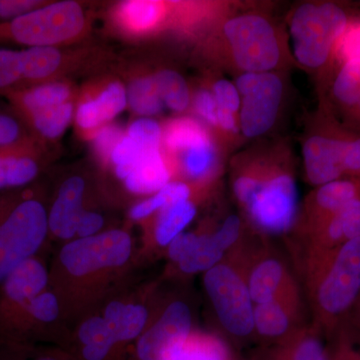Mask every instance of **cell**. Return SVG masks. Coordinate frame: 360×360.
<instances>
[{
  "label": "cell",
  "mask_w": 360,
  "mask_h": 360,
  "mask_svg": "<svg viewBox=\"0 0 360 360\" xmlns=\"http://www.w3.org/2000/svg\"><path fill=\"white\" fill-rule=\"evenodd\" d=\"M85 182L82 177H70L59 188L49 214V229L56 238L71 239L77 236L82 212Z\"/></svg>",
  "instance_id": "17"
},
{
  "label": "cell",
  "mask_w": 360,
  "mask_h": 360,
  "mask_svg": "<svg viewBox=\"0 0 360 360\" xmlns=\"http://www.w3.org/2000/svg\"><path fill=\"white\" fill-rule=\"evenodd\" d=\"M103 317L116 343L127 342L141 338L144 333L148 312L143 305L113 302L106 307Z\"/></svg>",
  "instance_id": "22"
},
{
  "label": "cell",
  "mask_w": 360,
  "mask_h": 360,
  "mask_svg": "<svg viewBox=\"0 0 360 360\" xmlns=\"http://www.w3.org/2000/svg\"><path fill=\"white\" fill-rule=\"evenodd\" d=\"M359 198L360 180L341 179L316 186L305 198L293 229L303 238Z\"/></svg>",
  "instance_id": "13"
},
{
  "label": "cell",
  "mask_w": 360,
  "mask_h": 360,
  "mask_svg": "<svg viewBox=\"0 0 360 360\" xmlns=\"http://www.w3.org/2000/svg\"><path fill=\"white\" fill-rule=\"evenodd\" d=\"M227 253L229 251L219 243V239L214 236V232L200 234L193 252L186 259L180 262L179 267L186 274H195L198 272L205 274L221 262Z\"/></svg>",
  "instance_id": "30"
},
{
  "label": "cell",
  "mask_w": 360,
  "mask_h": 360,
  "mask_svg": "<svg viewBox=\"0 0 360 360\" xmlns=\"http://www.w3.org/2000/svg\"><path fill=\"white\" fill-rule=\"evenodd\" d=\"M2 283L6 302L23 309L32 298L45 291L49 274L41 262L34 257L28 258L14 267Z\"/></svg>",
  "instance_id": "19"
},
{
  "label": "cell",
  "mask_w": 360,
  "mask_h": 360,
  "mask_svg": "<svg viewBox=\"0 0 360 360\" xmlns=\"http://www.w3.org/2000/svg\"><path fill=\"white\" fill-rule=\"evenodd\" d=\"M20 51L23 84L51 77L61 63L60 52L53 46L27 47Z\"/></svg>",
  "instance_id": "28"
},
{
  "label": "cell",
  "mask_w": 360,
  "mask_h": 360,
  "mask_svg": "<svg viewBox=\"0 0 360 360\" xmlns=\"http://www.w3.org/2000/svg\"><path fill=\"white\" fill-rule=\"evenodd\" d=\"M191 105L203 124L217 132L219 106L212 90L210 89L198 90L191 98Z\"/></svg>",
  "instance_id": "38"
},
{
  "label": "cell",
  "mask_w": 360,
  "mask_h": 360,
  "mask_svg": "<svg viewBox=\"0 0 360 360\" xmlns=\"http://www.w3.org/2000/svg\"><path fill=\"white\" fill-rule=\"evenodd\" d=\"M167 14V6L162 2L134 0L120 4L117 20L130 32L146 33L160 28Z\"/></svg>",
  "instance_id": "24"
},
{
  "label": "cell",
  "mask_w": 360,
  "mask_h": 360,
  "mask_svg": "<svg viewBox=\"0 0 360 360\" xmlns=\"http://www.w3.org/2000/svg\"><path fill=\"white\" fill-rule=\"evenodd\" d=\"M340 330L345 331L354 343L360 342V295Z\"/></svg>",
  "instance_id": "45"
},
{
  "label": "cell",
  "mask_w": 360,
  "mask_h": 360,
  "mask_svg": "<svg viewBox=\"0 0 360 360\" xmlns=\"http://www.w3.org/2000/svg\"><path fill=\"white\" fill-rule=\"evenodd\" d=\"M30 316L41 322H51L58 319L59 303L56 296L49 291H44L32 298L23 307Z\"/></svg>",
  "instance_id": "37"
},
{
  "label": "cell",
  "mask_w": 360,
  "mask_h": 360,
  "mask_svg": "<svg viewBox=\"0 0 360 360\" xmlns=\"http://www.w3.org/2000/svg\"><path fill=\"white\" fill-rule=\"evenodd\" d=\"M191 186L187 182L172 180L158 193L135 205L130 210V217L134 220L148 219L168 205L191 200Z\"/></svg>",
  "instance_id": "29"
},
{
  "label": "cell",
  "mask_w": 360,
  "mask_h": 360,
  "mask_svg": "<svg viewBox=\"0 0 360 360\" xmlns=\"http://www.w3.org/2000/svg\"><path fill=\"white\" fill-rule=\"evenodd\" d=\"M132 250L127 232L115 229L86 238L73 239L60 251L59 259L71 276L82 277L127 264Z\"/></svg>",
  "instance_id": "10"
},
{
  "label": "cell",
  "mask_w": 360,
  "mask_h": 360,
  "mask_svg": "<svg viewBox=\"0 0 360 360\" xmlns=\"http://www.w3.org/2000/svg\"><path fill=\"white\" fill-rule=\"evenodd\" d=\"M32 143L22 123L11 113L0 111V150Z\"/></svg>",
  "instance_id": "35"
},
{
  "label": "cell",
  "mask_w": 360,
  "mask_h": 360,
  "mask_svg": "<svg viewBox=\"0 0 360 360\" xmlns=\"http://www.w3.org/2000/svg\"><path fill=\"white\" fill-rule=\"evenodd\" d=\"M170 360H233V356L229 345L219 336L193 331Z\"/></svg>",
  "instance_id": "25"
},
{
  "label": "cell",
  "mask_w": 360,
  "mask_h": 360,
  "mask_svg": "<svg viewBox=\"0 0 360 360\" xmlns=\"http://www.w3.org/2000/svg\"><path fill=\"white\" fill-rule=\"evenodd\" d=\"M359 13L341 2L319 1L300 4L291 14L293 58L302 68L319 75L322 84L333 68L336 45Z\"/></svg>",
  "instance_id": "3"
},
{
  "label": "cell",
  "mask_w": 360,
  "mask_h": 360,
  "mask_svg": "<svg viewBox=\"0 0 360 360\" xmlns=\"http://www.w3.org/2000/svg\"><path fill=\"white\" fill-rule=\"evenodd\" d=\"M127 104V89L120 82H111L96 97L85 99L78 105L75 115L78 127L94 134L122 112Z\"/></svg>",
  "instance_id": "18"
},
{
  "label": "cell",
  "mask_w": 360,
  "mask_h": 360,
  "mask_svg": "<svg viewBox=\"0 0 360 360\" xmlns=\"http://www.w3.org/2000/svg\"><path fill=\"white\" fill-rule=\"evenodd\" d=\"M322 336L314 324L303 326L284 340L262 347L253 360H328Z\"/></svg>",
  "instance_id": "16"
},
{
  "label": "cell",
  "mask_w": 360,
  "mask_h": 360,
  "mask_svg": "<svg viewBox=\"0 0 360 360\" xmlns=\"http://www.w3.org/2000/svg\"><path fill=\"white\" fill-rule=\"evenodd\" d=\"M246 281L255 304L300 290L285 262L258 245H250Z\"/></svg>",
  "instance_id": "12"
},
{
  "label": "cell",
  "mask_w": 360,
  "mask_h": 360,
  "mask_svg": "<svg viewBox=\"0 0 360 360\" xmlns=\"http://www.w3.org/2000/svg\"><path fill=\"white\" fill-rule=\"evenodd\" d=\"M85 360H105L116 341L103 317L94 316L85 321L78 330Z\"/></svg>",
  "instance_id": "27"
},
{
  "label": "cell",
  "mask_w": 360,
  "mask_h": 360,
  "mask_svg": "<svg viewBox=\"0 0 360 360\" xmlns=\"http://www.w3.org/2000/svg\"><path fill=\"white\" fill-rule=\"evenodd\" d=\"M193 333V314L186 302L169 303L137 341L139 360H170L174 350Z\"/></svg>",
  "instance_id": "11"
},
{
  "label": "cell",
  "mask_w": 360,
  "mask_h": 360,
  "mask_svg": "<svg viewBox=\"0 0 360 360\" xmlns=\"http://www.w3.org/2000/svg\"><path fill=\"white\" fill-rule=\"evenodd\" d=\"M127 91V103L136 115L151 118L158 115L165 108L155 77L136 78L130 84Z\"/></svg>",
  "instance_id": "32"
},
{
  "label": "cell",
  "mask_w": 360,
  "mask_h": 360,
  "mask_svg": "<svg viewBox=\"0 0 360 360\" xmlns=\"http://www.w3.org/2000/svg\"><path fill=\"white\" fill-rule=\"evenodd\" d=\"M210 90L219 108L231 111L238 115L241 98L234 82L226 78H219L212 82Z\"/></svg>",
  "instance_id": "39"
},
{
  "label": "cell",
  "mask_w": 360,
  "mask_h": 360,
  "mask_svg": "<svg viewBox=\"0 0 360 360\" xmlns=\"http://www.w3.org/2000/svg\"><path fill=\"white\" fill-rule=\"evenodd\" d=\"M198 208L193 200L168 205L158 213L155 225V239L160 246H168L184 232L195 217Z\"/></svg>",
  "instance_id": "26"
},
{
  "label": "cell",
  "mask_w": 360,
  "mask_h": 360,
  "mask_svg": "<svg viewBox=\"0 0 360 360\" xmlns=\"http://www.w3.org/2000/svg\"><path fill=\"white\" fill-rule=\"evenodd\" d=\"M104 219L103 215L94 212H84L78 222L77 236L78 238H91L101 233Z\"/></svg>",
  "instance_id": "44"
},
{
  "label": "cell",
  "mask_w": 360,
  "mask_h": 360,
  "mask_svg": "<svg viewBox=\"0 0 360 360\" xmlns=\"http://www.w3.org/2000/svg\"><path fill=\"white\" fill-rule=\"evenodd\" d=\"M127 135L143 148H162V127L153 118L135 120L129 125Z\"/></svg>",
  "instance_id": "34"
},
{
  "label": "cell",
  "mask_w": 360,
  "mask_h": 360,
  "mask_svg": "<svg viewBox=\"0 0 360 360\" xmlns=\"http://www.w3.org/2000/svg\"><path fill=\"white\" fill-rule=\"evenodd\" d=\"M303 326L300 290L255 304L253 338L262 341L264 347L284 340Z\"/></svg>",
  "instance_id": "14"
},
{
  "label": "cell",
  "mask_w": 360,
  "mask_h": 360,
  "mask_svg": "<svg viewBox=\"0 0 360 360\" xmlns=\"http://www.w3.org/2000/svg\"><path fill=\"white\" fill-rule=\"evenodd\" d=\"M37 360H56V359H51V357H42V359H39Z\"/></svg>",
  "instance_id": "46"
},
{
  "label": "cell",
  "mask_w": 360,
  "mask_h": 360,
  "mask_svg": "<svg viewBox=\"0 0 360 360\" xmlns=\"http://www.w3.org/2000/svg\"><path fill=\"white\" fill-rule=\"evenodd\" d=\"M274 148L241 155L231 172L234 200L258 233L283 236L297 219V188L288 150Z\"/></svg>",
  "instance_id": "1"
},
{
  "label": "cell",
  "mask_w": 360,
  "mask_h": 360,
  "mask_svg": "<svg viewBox=\"0 0 360 360\" xmlns=\"http://www.w3.org/2000/svg\"><path fill=\"white\" fill-rule=\"evenodd\" d=\"M41 6L37 0H0V25H6Z\"/></svg>",
  "instance_id": "41"
},
{
  "label": "cell",
  "mask_w": 360,
  "mask_h": 360,
  "mask_svg": "<svg viewBox=\"0 0 360 360\" xmlns=\"http://www.w3.org/2000/svg\"><path fill=\"white\" fill-rule=\"evenodd\" d=\"M32 143L0 150V191L20 188L37 179L39 165Z\"/></svg>",
  "instance_id": "21"
},
{
  "label": "cell",
  "mask_w": 360,
  "mask_h": 360,
  "mask_svg": "<svg viewBox=\"0 0 360 360\" xmlns=\"http://www.w3.org/2000/svg\"><path fill=\"white\" fill-rule=\"evenodd\" d=\"M248 248L250 243L241 239L221 262L203 276V285L220 326L238 341L250 340L255 333V303L246 281Z\"/></svg>",
  "instance_id": "5"
},
{
  "label": "cell",
  "mask_w": 360,
  "mask_h": 360,
  "mask_svg": "<svg viewBox=\"0 0 360 360\" xmlns=\"http://www.w3.org/2000/svg\"><path fill=\"white\" fill-rule=\"evenodd\" d=\"M200 236V233L186 231L179 234L167 246L168 257L170 260L179 265L180 262L186 259L195 248Z\"/></svg>",
  "instance_id": "42"
},
{
  "label": "cell",
  "mask_w": 360,
  "mask_h": 360,
  "mask_svg": "<svg viewBox=\"0 0 360 360\" xmlns=\"http://www.w3.org/2000/svg\"><path fill=\"white\" fill-rule=\"evenodd\" d=\"M123 132L115 125L106 124L94 134V148L101 158H110L113 149L123 137Z\"/></svg>",
  "instance_id": "40"
},
{
  "label": "cell",
  "mask_w": 360,
  "mask_h": 360,
  "mask_svg": "<svg viewBox=\"0 0 360 360\" xmlns=\"http://www.w3.org/2000/svg\"><path fill=\"white\" fill-rule=\"evenodd\" d=\"M70 96V86L60 82L32 85L8 96L21 116L68 103Z\"/></svg>",
  "instance_id": "23"
},
{
  "label": "cell",
  "mask_w": 360,
  "mask_h": 360,
  "mask_svg": "<svg viewBox=\"0 0 360 360\" xmlns=\"http://www.w3.org/2000/svg\"><path fill=\"white\" fill-rule=\"evenodd\" d=\"M240 94L238 113L241 136L257 139L276 124L284 96V84L277 71L240 73L234 82Z\"/></svg>",
  "instance_id": "9"
},
{
  "label": "cell",
  "mask_w": 360,
  "mask_h": 360,
  "mask_svg": "<svg viewBox=\"0 0 360 360\" xmlns=\"http://www.w3.org/2000/svg\"><path fill=\"white\" fill-rule=\"evenodd\" d=\"M172 172L161 148L153 149L141 155L123 181L131 193L151 195L172 181Z\"/></svg>",
  "instance_id": "20"
},
{
  "label": "cell",
  "mask_w": 360,
  "mask_h": 360,
  "mask_svg": "<svg viewBox=\"0 0 360 360\" xmlns=\"http://www.w3.org/2000/svg\"><path fill=\"white\" fill-rule=\"evenodd\" d=\"M155 79L165 106L177 113L188 110L193 97L181 75L172 70H162L156 73Z\"/></svg>",
  "instance_id": "31"
},
{
  "label": "cell",
  "mask_w": 360,
  "mask_h": 360,
  "mask_svg": "<svg viewBox=\"0 0 360 360\" xmlns=\"http://www.w3.org/2000/svg\"><path fill=\"white\" fill-rule=\"evenodd\" d=\"M345 124V123H343ZM345 179L360 180V129L345 125Z\"/></svg>",
  "instance_id": "36"
},
{
  "label": "cell",
  "mask_w": 360,
  "mask_h": 360,
  "mask_svg": "<svg viewBox=\"0 0 360 360\" xmlns=\"http://www.w3.org/2000/svg\"><path fill=\"white\" fill-rule=\"evenodd\" d=\"M360 238V198L350 201L338 214L302 238V260L321 257Z\"/></svg>",
  "instance_id": "15"
},
{
  "label": "cell",
  "mask_w": 360,
  "mask_h": 360,
  "mask_svg": "<svg viewBox=\"0 0 360 360\" xmlns=\"http://www.w3.org/2000/svg\"><path fill=\"white\" fill-rule=\"evenodd\" d=\"M49 231V215L40 201L26 195L0 196V283L33 257Z\"/></svg>",
  "instance_id": "6"
},
{
  "label": "cell",
  "mask_w": 360,
  "mask_h": 360,
  "mask_svg": "<svg viewBox=\"0 0 360 360\" xmlns=\"http://www.w3.org/2000/svg\"><path fill=\"white\" fill-rule=\"evenodd\" d=\"M345 127L326 101L321 99L302 146L307 181L315 187L345 177Z\"/></svg>",
  "instance_id": "8"
},
{
  "label": "cell",
  "mask_w": 360,
  "mask_h": 360,
  "mask_svg": "<svg viewBox=\"0 0 360 360\" xmlns=\"http://www.w3.org/2000/svg\"><path fill=\"white\" fill-rule=\"evenodd\" d=\"M217 30L224 63L239 75L271 72L283 65L285 46L281 32L264 14L226 13Z\"/></svg>",
  "instance_id": "4"
},
{
  "label": "cell",
  "mask_w": 360,
  "mask_h": 360,
  "mask_svg": "<svg viewBox=\"0 0 360 360\" xmlns=\"http://www.w3.org/2000/svg\"><path fill=\"white\" fill-rule=\"evenodd\" d=\"M23 117L41 136L49 139H58L65 131L72 120L73 105L68 101L60 105L30 113Z\"/></svg>",
  "instance_id": "33"
},
{
  "label": "cell",
  "mask_w": 360,
  "mask_h": 360,
  "mask_svg": "<svg viewBox=\"0 0 360 360\" xmlns=\"http://www.w3.org/2000/svg\"><path fill=\"white\" fill-rule=\"evenodd\" d=\"M329 341L328 360H360V352L355 349L354 341L345 331H338Z\"/></svg>",
  "instance_id": "43"
},
{
  "label": "cell",
  "mask_w": 360,
  "mask_h": 360,
  "mask_svg": "<svg viewBox=\"0 0 360 360\" xmlns=\"http://www.w3.org/2000/svg\"><path fill=\"white\" fill-rule=\"evenodd\" d=\"M314 326L330 340L360 295V238L321 257L302 260Z\"/></svg>",
  "instance_id": "2"
},
{
  "label": "cell",
  "mask_w": 360,
  "mask_h": 360,
  "mask_svg": "<svg viewBox=\"0 0 360 360\" xmlns=\"http://www.w3.org/2000/svg\"><path fill=\"white\" fill-rule=\"evenodd\" d=\"M84 14L75 1L40 6L18 20L0 25V37L27 47L53 46L75 39L84 30Z\"/></svg>",
  "instance_id": "7"
}]
</instances>
